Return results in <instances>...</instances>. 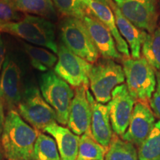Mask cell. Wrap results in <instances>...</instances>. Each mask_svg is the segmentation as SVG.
Returning a JSON list of instances; mask_svg holds the SVG:
<instances>
[{
	"label": "cell",
	"mask_w": 160,
	"mask_h": 160,
	"mask_svg": "<svg viewBox=\"0 0 160 160\" xmlns=\"http://www.w3.org/2000/svg\"><path fill=\"white\" fill-rule=\"evenodd\" d=\"M5 61V45L4 43L2 38L0 36V76H1L2 70L4 62Z\"/></svg>",
	"instance_id": "cell-29"
},
{
	"label": "cell",
	"mask_w": 160,
	"mask_h": 160,
	"mask_svg": "<svg viewBox=\"0 0 160 160\" xmlns=\"http://www.w3.org/2000/svg\"><path fill=\"white\" fill-rule=\"evenodd\" d=\"M138 160H160V120L153 131L138 148Z\"/></svg>",
	"instance_id": "cell-23"
},
{
	"label": "cell",
	"mask_w": 160,
	"mask_h": 160,
	"mask_svg": "<svg viewBox=\"0 0 160 160\" xmlns=\"http://www.w3.org/2000/svg\"><path fill=\"white\" fill-rule=\"evenodd\" d=\"M60 31L63 45L68 49L90 63L97 61L99 53L82 20L65 18L61 23Z\"/></svg>",
	"instance_id": "cell-6"
},
{
	"label": "cell",
	"mask_w": 160,
	"mask_h": 160,
	"mask_svg": "<svg viewBox=\"0 0 160 160\" xmlns=\"http://www.w3.org/2000/svg\"><path fill=\"white\" fill-rule=\"evenodd\" d=\"M39 133L22 119L17 111H9L0 139L4 155L8 160H32Z\"/></svg>",
	"instance_id": "cell-1"
},
{
	"label": "cell",
	"mask_w": 160,
	"mask_h": 160,
	"mask_svg": "<svg viewBox=\"0 0 160 160\" xmlns=\"http://www.w3.org/2000/svg\"><path fill=\"white\" fill-rule=\"evenodd\" d=\"M23 46L26 53L28 56L31 65L37 71L45 73L51 71L57 64L58 57L53 52L28 43H23Z\"/></svg>",
	"instance_id": "cell-19"
},
{
	"label": "cell",
	"mask_w": 160,
	"mask_h": 160,
	"mask_svg": "<svg viewBox=\"0 0 160 160\" xmlns=\"http://www.w3.org/2000/svg\"><path fill=\"white\" fill-rule=\"evenodd\" d=\"M87 91L88 85L76 88L70 109L68 128L77 136L91 133L92 112Z\"/></svg>",
	"instance_id": "cell-13"
},
{
	"label": "cell",
	"mask_w": 160,
	"mask_h": 160,
	"mask_svg": "<svg viewBox=\"0 0 160 160\" xmlns=\"http://www.w3.org/2000/svg\"><path fill=\"white\" fill-rule=\"evenodd\" d=\"M142 51L143 57L154 71H160V27L148 33Z\"/></svg>",
	"instance_id": "cell-25"
},
{
	"label": "cell",
	"mask_w": 160,
	"mask_h": 160,
	"mask_svg": "<svg viewBox=\"0 0 160 160\" xmlns=\"http://www.w3.org/2000/svg\"><path fill=\"white\" fill-rule=\"evenodd\" d=\"M18 11L25 14H33L45 19H53L57 16L52 0H13Z\"/></svg>",
	"instance_id": "cell-20"
},
{
	"label": "cell",
	"mask_w": 160,
	"mask_h": 160,
	"mask_svg": "<svg viewBox=\"0 0 160 160\" xmlns=\"http://www.w3.org/2000/svg\"><path fill=\"white\" fill-rule=\"evenodd\" d=\"M155 124V115L148 104L137 102L128 128L121 138L139 148L148 137Z\"/></svg>",
	"instance_id": "cell-12"
},
{
	"label": "cell",
	"mask_w": 160,
	"mask_h": 160,
	"mask_svg": "<svg viewBox=\"0 0 160 160\" xmlns=\"http://www.w3.org/2000/svg\"><path fill=\"white\" fill-rule=\"evenodd\" d=\"M22 95L19 67L13 59L6 57L0 76V104L9 111L15 110Z\"/></svg>",
	"instance_id": "cell-11"
},
{
	"label": "cell",
	"mask_w": 160,
	"mask_h": 160,
	"mask_svg": "<svg viewBox=\"0 0 160 160\" xmlns=\"http://www.w3.org/2000/svg\"><path fill=\"white\" fill-rule=\"evenodd\" d=\"M104 160H138L136 146L113 134Z\"/></svg>",
	"instance_id": "cell-21"
},
{
	"label": "cell",
	"mask_w": 160,
	"mask_h": 160,
	"mask_svg": "<svg viewBox=\"0 0 160 160\" xmlns=\"http://www.w3.org/2000/svg\"><path fill=\"white\" fill-rule=\"evenodd\" d=\"M32 160H61L54 139L39 133L34 145Z\"/></svg>",
	"instance_id": "cell-24"
},
{
	"label": "cell",
	"mask_w": 160,
	"mask_h": 160,
	"mask_svg": "<svg viewBox=\"0 0 160 160\" xmlns=\"http://www.w3.org/2000/svg\"><path fill=\"white\" fill-rule=\"evenodd\" d=\"M122 14L138 28L153 33L158 13L156 0H113Z\"/></svg>",
	"instance_id": "cell-9"
},
{
	"label": "cell",
	"mask_w": 160,
	"mask_h": 160,
	"mask_svg": "<svg viewBox=\"0 0 160 160\" xmlns=\"http://www.w3.org/2000/svg\"><path fill=\"white\" fill-rule=\"evenodd\" d=\"M84 1L87 7L88 8L91 15L99 19L111 32L115 40L117 48L119 53H122L126 57H130L131 53H130L129 47L118 30L114 13L112 11L111 7L93 0H84Z\"/></svg>",
	"instance_id": "cell-17"
},
{
	"label": "cell",
	"mask_w": 160,
	"mask_h": 160,
	"mask_svg": "<svg viewBox=\"0 0 160 160\" xmlns=\"http://www.w3.org/2000/svg\"><path fill=\"white\" fill-rule=\"evenodd\" d=\"M5 113H4V107L2 104H0V139H1L2 133L4 124H5Z\"/></svg>",
	"instance_id": "cell-30"
},
{
	"label": "cell",
	"mask_w": 160,
	"mask_h": 160,
	"mask_svg": "<svg viewBox=\"0 0 160 160\" xmlns=\"http://www.w3.org/2000/svg\"><path fill=\"white\" fill-rule=\"evenodd\" d=\"M39 87L44 99L56 113L57 122L62 125H67L74 97V91L69 84L54 71H49L40 77Z\"/></svg>",
	"instance_id": "cell-4"
},
{
	"label": "cell",
	"mask_w": 160,
	"mask_h": 160,
	"mask_svg": "<svg viewBox=\"0 0 160 160\" xmlns=\"http://www.w3.org/2000/svg\"><path fill=\"white\" fill-rule=\"evenodd\" d=\"M0 32L8 33L29 43L39 45L57 53L55 26L43 17L25 14L19 21L0 24Z\"/></svg>",
	"instance_id": "cell-2"
},
{
	"label": "cell",
	"mask_w": 160,
	"mask_h": 160,
	"mask_svg": "<svg viewBox=\"0 0 160 160\" xmlns=\"http://www.w3.org/2000/svg\"><path fill=\"white\" fill-rule=\"evenodd\" d=\"M22 17L13 0H0V24L14 22Z\"/></svg>",
	"instance_id": "cell-27"
},
{
	"label": "cell",
	"mask_w": 160,
	"mask_h": 160,
	"mask_svg": "<svg viewBox=\"0 0 160 160\" xmlns=\"http://www.w3.org/2000/svg\"><path fill=\"white\" fill-rule=\"evenodd\" d=\"M17 109L21 117L38 131H45L46 128L57 123L56 113L37 87L25 89Z\"/></svg>",
	"instance_id": "cell-7"
},
{
	"label": "cell",
	"mask_w": 160,
	"mask_h": 160,
	"mask_svg": "<svg viewBox=\"0 0 160 160\" xmlns=\"http://www.w3.org/2000/svg\"><path fill=\"white\" fill-rule=\"evenodd\" d=\"M45 132L54 139L61 160H77L79 151V136L67 128L53 124L46 128Z\"/></svg>",
	"instance_id": "cell-18"
},
{
	"label": "cell",
	"mask_w": 160,
	"mask_h": 160,
	"mask_svg": "<svg viewBox=\"0 0 160 160\" xmlns=\"http://www.w3.org/2000/svg\"><path fill=\"white\" fill-rule=\"evenodd\" d=\"M55 8L63 15L68 17L83 20L91 15L84 0H52Z\"/></svg>",
	"instance_id": "cell-26"
},
{
	"label": "cell",
	"mask_w": 160,
	"mask_h": 160,
	"mask_svg": "<svg viewBox=\"0 0 160 160\" xmlns=\"http://www.w3.org/2000/svg\"><path fill=\"white\" fill-rule=\"evenodd\" d=\"M82 21L102 57L112 60L122 59V55L118 51L111 33L99 19L93 15H88L84 18Z\"/></svg>",
	"instance_id": "cell-14"
},
{
	"label": "cell",
	"mask_w": 160,
	"mask_h": 160,
	"mask_svg": "<svg viewBox=\"0 0 160 160\" xmlns=\"http://www.w3.org/2000/svg\"><path fill=\"white\" fill-rule=\"evenodd\" d=\"M0 160H4L3 154H2V153L1 151H0Z\"/></svg>",
	"instance_id": "cell-32"
},
{
	"label": "cell",
	"mask_w": 160,
	"mask_h": 160,
	"mask_svg": "<svg viewBox=\"0 0 160 160\" xmlns=\"http://www.w3.org/2000/svg\"><path fill=\"white\" fill-rule=\"evenodd\" d=\"M58 60L54 72L67 83L77 88L89 85V73L92 64L76 55L63 44L58 46Z\"/></svg>",
	"instance_id": "cell-8"
},
{
	"label": "cell",
	"mask_w": 160,
	"mask_h": 160,
	"mask_svg": "<svg viewBox=\"0 0 160 160\" xmlns=\"http://www.w3.org/2000/svg\"><path fill=\"white\" fill-rule=\"evenodd\" d=\"M110 7L113 9L116 23L120 34L129 46L132 58L139 59L141 57V48L147 37V32L138 28L131 22H129L122 14L121 11L116 4L112 1L111 2Z\"/></svg>",
	"instance_id": "cell-16"
},
{
	"label": "cell",
	"mask_w": 160,
	"mask_h": 160,
	"mask_svg": "<svg viewBox=\"0 0 160 160\" xmlns=\"http://www.w3.org/2000/svg\"><path fill=\"white\" fill-rule=\"evenodd\" d=\"M126 85L137 102L148 104L157 86L154 69L144 57H127L122 61Z\"/></svg>",
	"instance_id": "cell-3"
},
{
	"label": "cell",
	"mask_w": 160,
	"mask_h": 160,
	"mask_svg": "<svg viewBox=\"0 0 160 160\" xmlns=\"http://www.w3.org/2000/svg\"><path fill=\"white\" fill-rule=\"evenodd\" d=\"M156 78H157V86L154 93L152 95L150 99V107L156 117L160 120V71L156 72Z\"/></svg>",
	"instance_id": "cell-28"
},
{
	"label": "cell",
	"mask_w": 160,
	"mask_h": 160,
	"mask_svg": "<svg viewBox=\"0 0 160 160\" xmlns=\"http://www.w3.org/2000/svg\"><path fill=\"white\" fill-rule=\"evenodd\" d=\"M93 1L98 2H100L102 4H104V5L111 6V0H93Z\"/></svg>",
	"instance_id": "cell-31"
},
{
	"label": "cell",
	"mask_w": 160,
	"mask_h": 160,
	"mask_svg": "<svg viewBox=\"0 0 160 160\" xmlns=\"http://www.w3.org/2000/svg\"><path fill=\"white\" fill-rule=\"evenodd\" d=\"M136 102L126 84L117 86L112 92L111 99L107 106L112 130L118 137H122L127 131Z\"/></svg>",
	"instance_id": "cell-10"
},
{
	"label": "cell",
	"mask_w": 160,
	"mask_h": 160,
	"mask_svg": "<svg viewBox=\"0 0 160 160\" xmlns=\"http://www.w3.org/2000/svg\"><path fill=\"white\" fill-rule=\"evenodd\" d=\"M107 148L95 141L91 133H85L79 138L77 160H104Z\"/></svg>",
	"instance_id": "cell-22"
},
{
	"label": "cell",
	"mask_w": 160,
	"mask_h": 160,
	"mask_svg": "<svg viewBox=\"0 0 160 160\" xmlns=\"http://www.w3.org/2000/svg\"><path fill=\"white\" fill-rule=\"evenodd\" d=\"M87 94L91 106V136L95 141L108 148L113 136L108 108L105 104L97 102L88 90Z\"/></svg>",
	"instance_id": "cell-15"
},
{
	"label": "cell",
	"mask_w": 160,
	"mask_h": 160,
	"mask_svg": "<svg viewBox=\"0 0 160 160\" xmlns=\"http://www.w3.org/2000/svg\"><path fill=\"white\" fill-rule=\"evenodd\" d=\"M125 73L121 65L112 59L101 61L92 65L89 73V85L96 101L108 103L112 92L123 84Z\"/></svg>",
	"instance_id": "cell-5"
}]
</instances>
